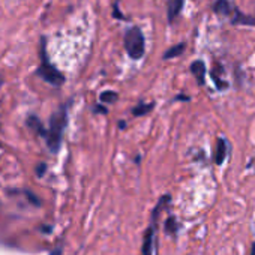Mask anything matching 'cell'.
Here are the masks:
<instances>
[{
	"label": "cell",
	"instance_id": "6da1fadb",
	"mask_svg": "<svg viewBox=\"0 0 255 255\" xmlns=\"http://www.w3.org/2000/svg\"><path fill=\"white\" fill-rule=\"evenodd\" d=\"M69 105H71V101L60 105L59 110L54 111L50 117V125L47 129V135H45V143H47V147L51 153H57L60 150L63 132L68 126V110H69Z\"/></svg>",
	"mask_w": 255,
	"mask_h": 255
},
{
	"label": "cell",
	"instance_id": "7a4b0ae2",
	"mask_svg": "<svg viewBox=\"0 0 255 255\" xmlns=\"http://www.w3.org/2000/svg\"><path fill=\"white\" fill-rule=\"evenodd\" d=\"M39 57H41V65L36 69V75L42 78L45 83L51 84V86L59 87L65 83V75L57 69L54 65L50 63L48 54H47V39L42 36L41 38V50H39Z\"/></svg>",
	"mask_w": 255,
	"mask_h": 255
},
{
	"label": "cell",
	"instance_id": "3957f363",
	"mask_svg": "<svg viewBox=\"0 0 255 255\" xmlns=\"http://www.w3.org/2000/svg\"><path fill=\"white\" fill-rule=\"evenodd\" d=\"M123 42H125L126 53H128V56L132 60H141L144 57V53H146V38H144L140 27L134 26V27L128 29L126 33H125Z\"/></svg>",
	"mask_w": 255,
	"mask_h": 255
},
{
	"label": "cell",
	"instance_id": "277c9868",
	"mask_svg": "<svg viewBox=\"0 0 255 255\" xmlns=\"http://www.w3.org/2000/svg\"><path fill=\"white\" fill-rule=\"evenodd\" d=\"M155 228L156 224H152L146 228L143 234V245H141V255H152L153 254V245H155Z\"/></svg>",
	"mask_w": 255,
	"mask_h": 255
},
{
	"label": "cell",
	"instance_id": "5b68a950",
	"mask_svg": "<svg viewBox=\"0 0 255 255\" xmlns=\"http://www.w3.org/2000/svg\"><path fill=\"white\" fill-rule=\"evenodd\" d=\"M228 153V143L225 138L219 137L216 138V146H215V153H213V161L216 165H222L227 159Z\"/></svg>",
	"mask_w": 255,
	"mask_h": 255
},
{
	"label": "cell",
	"instance_id": "8992f818",
	"mask_svg": "<svg viewBox=\"0 0 255 255\" xmlns=\"http://www.w3.org/2000/svg\"><path fill=\"white\" fill-rule=\"evenodd\" d=\"M222 72H224V68H222V65H221V63L215 65L213 69H212V72H210V78H212V81L215 83V87H216L219 92H224V90H227V89L230 87V83L219 77Z\"/></svg>",
	"mask_w": 255,
	"mask_h": 255
},
{
	"label": "cell",
	"instance_id": "52a82bcc",
	"mask_svg": "<svg viewBox=\"0 0 255 255\" xmlns=\"http://www.w3.org/2000/svg\"><path fill=\"white\" fill-rule=\"evenodd\" d=\"M183 6H185V0H170L168 9H167L168 23H174L179 18V15L183 11Z\"/></svg>",
	"mask_w": 255,
	"mask_h": 255
},
{
	"label": "cell",
	"instance_id": "ba28073f",
	"mask_svg": "<svg viewBox=\"0 0 255 255\" xmlns=\"http://www.w3.org/2000/svg\"><path fill=\"white\" fill-rule=\"evenodd\" d=\"M191 72L195 77L198 86H204V81H206V63L203 60H195L191 65Z\"/></svg>",
	"mask_w": 255,
	"mask_h": 255
},
{
	"label": "cell",
	"instance_id": "9c48e42d",
	"mask_svg": "<svg viewBox=\"0 0 255 255\" xmlns=\"http://www.w3.org/2000/svg\"><path fill=\"white\" fill-rule=\"evenodd\" d=\"M171 203V195H162L159 200H158V204L155 206V209H153V212H152V215H150V222L152 224H156V221H158V218H159V215H161V212L168 206V204Z\"/></svg>",
	"mask_w": 255,
	"mask_h": 255
},
{
	"label": "cell",
	"instance_id": "30bf717a",
	"mask_svg": "<svg viewBox=\"0 0 255 255\" xmlns=\"http://www.w3.org/2000/svg\"><path fill=\"white\" fill-rule=\"evenodd\" d=\"M233 24H242V26H255V17L248 15L240 12L237 8H234V14H233V18H231Z\"/></svg>",
	"mask_w": 255,
	"mask_h": 255
},
{
	"label": "cell",
	"instance_id": "8fae6325",
	"mask_svg": "<svg viewBox=\"0 0 255 255\" xmlns=\"http://www.w3.org/2000/svg\"><path fill=\"white\" fill-rule=\"evenodd\" d=\"M27 126L33 131V132H36L38 135H41L42 138H45V135H47V129L44 128L42 122H41V119L38 116H29L27 117V120H26Z\"/></svg>",
	"mask_w": 255,
	"mask_h": 255
},
{
	"label": "cell",
	"instance_id": "7c38bea8",
	"mask_svg": "<svg viewBox=\"0 0 255 255\" xmlns=\"http://www.w3.org/2000/svg\"><path fill=\"white\" fill-rule=\"evenodd\" d=\"M213 11L219 15L230 17L234 12V6L231 5V0H216L213 5Z\"/></svg>",
	"mask_w": 255,
	"mask_h": 255
},
{
	"label": "cell",
	"instance_id": "4fadbf2b",
	"mask_svg": "<svg viewBox=\"0 0 255 255\" xmlns=\"http://www.w3.org/2000/svg\"><path fill=\"white\" fill-rule=\"evenodd\" d=\"M185 48H186V44H185V42H180V44H177V45L170 47V48L165 51V53H164L162 59H164V60H168V59H176V57H179V56H182V54H183Z\"/></svg>",
	"mask_w": 255,
	"mask_h": 255
},
{
	"label": "cell",
	"instance_id": "5bb4252c",
	"mask_svg": "<svg viewBox=\"0 0 255 255\" xmlns=\"http://www.w3.org/2000/svg\"><path fill=\"white\" fill-rule=\"evenodd\" d=\"M164 228H165V233H167V234L176 237L177 233H179V230H180V225L177 224V219H176L174 216H170V218L165 221Z\"/></svg>",
	"mask_w": 255,
	"mask_h": 255
},
{
	"label": "cell",
	"instance_id": "9a60e30c",
	"mask_svg": "<svg viewBox=\"0 0 255 255\" xmlns=\"http://www.w3.org/2000/svg\"><path fill=\"white\" fill-rule=\"evenodd\" d=\"M153 107H155V104L153 102H150V104H138V105H135L134 108H132V116H135V117H141V116H144V114H149L152 110H153Z\"/></svg>",
	"mask_w": 255,
	"mask_h": 255
},
{
	"label": "cell",
	"instance_id": "2e32d148",
	"mask_svg": "<svg viewBox=\"0 0 255 255\" xmlns=\"http://www.w3.org/2000/svg\"><path fill=\"white\" fill-rule=\"evenodd\" d=\"M99 101L101 102H105V104H114V102L119 101V95L117 92H113V90H105L99 95Z\"/></svg>",
	"mask_w": 255,
	"mask_h": 255
},
{
	"label": "cell",
	"instance_id": "e0dca14e",
	"mask_svg": "<svg viewBox=\"0 0 255 255\" xmlns=\"http://www.w3.org/2000/svg\"><path fill=\"white\" fill-rule=\"evenodd\" d=\"M24 195L27 197V200H29V203H32L33 204V206H36V207H41V200L35 195V194H33L32 191H29V189H24Z\"/></svg>",
	"mask_w": 255,
	"mask_h": 255
},
{
	"label": "cell",
	"instance_id": "ac0fdd59",
	"mask_svg": "<svg viewBox=\"0 0 255 255\" xmlns=\"http://www.w3.org/2000/svg\"><path fill=\"white\" fill-rule=\"evenodd\" d=\"M113 17H114V18H117V20H126V17L120 11H119V2H116L114 6H113Z\"/></svg>",
	"mask_w": 255,
	"mask_h": 255
},
{
	"label": "cell",
	"instance_id": "d6986e66",
	"mask_svg": "<svg viewBox=\"0 0 255 255\" xmlns=\"http://www.w3.org/2000/svg\"><path fill=\"white\" fill-rule=\"evenodd\" d=\"M45 173H47V164L45 162H39L36 165V176L38 177H44Z\"/></svg>",
	"mask_w": 255,
	"mask_h": 255
},
{
	"label": "cell",
	"instance_id": "ffe728a7",
	"mask_svg": "<svg viewBox=\"0 0 255 255\" xmlns=\"http://www.w3.org/2000/svg\"><path fill=\"white\" fill-rule=\"evenodd\" d=\"M93 111L95 113H99V114H107L108 113V110L105 107H102V105H95L93 107Z\"/></svg>",
	"mask_w": 255,
	"mask_h": 255
},
{
	"label": "cell",
	"instance_id": "44dd1931",
	"mask_svg": "<svg viewBox=\"0 0 255 255\" xmlns=\"http://www.w3.org/2000/svg\"><path fill=\"white\" fill-rule=\"evenodd\" d=\"M191 98L189 96H185V95H179V96H176V99L174 101H186V102H188Z\"/></svg>",
	"mask_w": 255,
	"mask_h": 255
},
{
	"label": "cell",
	"instance_id": "7402d4cb",
	"mask_svg": "<svg viewBox=\"0 0 255 255\" xmlns=\"http://www.w3.org/2000/svg\"><path fill=\"white\" fill-rule=\"evenodd\" d=\"M119 128L125 129V128H126V122H125V120H119Z\"/></svg>",
	"mask_w": 255,
	"mask_h": 255
},
{
	"label": "cell",
	"instance_id": "603a6c76",
	"mask_svg": "<svg viewBox=\"0 0 255 255\" xmlns=\"http://www.w3.org/2000/svg\"><path fill=\"white\" fill-rule=\"evenodd\" d=\"M51 255H62V249H60V248H57L56 251L51 252Z\"/></svg>",
	"mask_w": 255,
	"mask_h": 255
},
{
	"label": "cell",
	"instance_id": "cb8c5ba5",
	"mask_svg": "<svg viewBox=\"0 0 255 255\" xmlns=\"http://www.w3.org/2000/svg\"><path fill=\"white\" fill-rule=\"evenodd\" d=\"M251 255H255V243L252 245V249H251Z\"/></svg>",
	"mask_w": 255,
	"mask_h": 255
}]
</instances>
